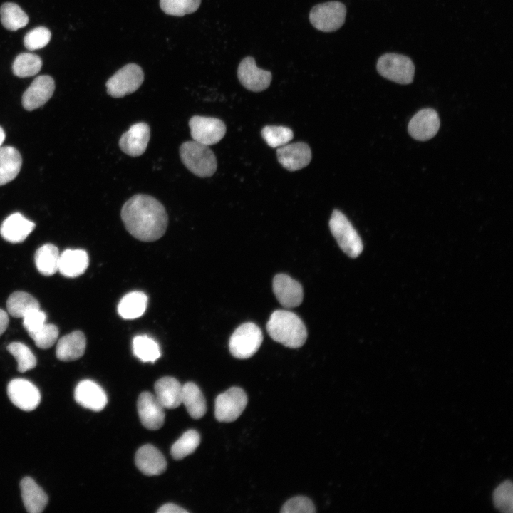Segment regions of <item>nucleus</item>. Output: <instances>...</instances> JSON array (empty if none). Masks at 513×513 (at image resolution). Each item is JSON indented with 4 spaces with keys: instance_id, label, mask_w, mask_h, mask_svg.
<instances>
[{
    "instance_id": "1",
    "label": "nucleus",
    "mask_w": 513,
    "mask_h": 513,
    "mask_svg": "<svg viewBox=\"0 0 513 513\" xmlns=\"http://www.w3.org/2000/svg\"><path fill=\"white\" fill-rule=\"evenodd\" d=\"M120 216L127 231L142 242H153L165 234L168 216L164 206L155 197L138 194L123 204Z\"/></svg>"
},
{
    "instance_id": "2",
    "label": "nucleus",
    "mask_w": 513,
    "mask_h": 513,
    "mask_svg": "<svg viewBox=\"0 0 513 513\" xmlns=\"http://www.w3.org/2000/svg\"><path fill=\"white\" fill-rule=\"evenodd\" d=\"M266 331L273 340L292 348L302 346L307 338L304 322L287 310L274 311L267 322Z\"/></svg>"
},
{
    "instance_id": "3",
    "label": "nucleus",
    "mask_w": 513,
    "mask_h": 513,
    "mask_svg": "<svg viewBox=\"0 0 513 513\" xmlns=\"http://www.w3.org/2000/svg\"><path fill=\"white\" fill-rule=\"evenodd\" d=\"M180 156L184 165L197 177H210L216 172L217 159L207 145L195 140L186 141L180 147Z\"/></svg>"
},
{
    "instance_id": "4",
    "label": "nucleus",
    "mask_w": 513,
    "mask_h": 513,
    "mask_svg": "<svg viewBox=\"0 0 513 513\" xmlns=\"http://www.w3.org/2000/svg\"><path fill=\"white\" fill-rule=\"evenodd\" d=\"M330 230L340 248L348 256L356 258L363 251V243L356 229L346 217L335 209L329 221Z\"/></svg>"
},
{
    "instance_id": "5",
    "label": "nucleus",
    "mask_w": 513,
    "mask_h": 513,
    "mask_svg": "<svg viewBox=\"0 0 513 513\" xmlns=\"http://www.w3.org/2000/svg\"><path fill=\"white\" fill-rule=\"evenodd\" d=\"M262 341L263 335L259 327L252 322L244 323L234 331L229 338L230 353L237 358H250L258 351Z\"/></svg>"
},
{
    "instance_id": "6",
    "label": "nucleus",
    "mask_w": 513,
    "mask_h": 513,
    "mask_svg": "<svg viewBox=\"0 0 513 513\" xmlns=\"http://www.w3.org/2000/svg\"><path fill=\"white\" fill-rule=\"evenodd\" d=\"M376 68L380 76L400 84L412 83L415 74L412 60L406 56L395 53L382 55L377 61Z\"/></svg>"
},
{
    "instance_id": "7",
    "label": "nucleus",
    "mask_w": 513,
    "mask_h": 513,
    "mask_svg": "<svg viewBox=\"0 0 513 513\" xmlns=\"http://www.w3.org/2000/svg\"><path fill=\"white\" fill-rule=\"evenodd\" d=\"M346 7L341 1H331L315 5L310 11L312 26L323 32H333L344 24Z\"/></svg>"
},
{
    "instance_id": "8",
    "label": "nucleus",
    "mask_w": 513,
    "mask_h": 513,
    "mask_svg": "<svg viewBox=\"0 0 513 513\" xmlns=\"http://www.w3.org/2000/svg\"><path fill=\"white\" fill-rule=\"evenodd\" d=\"M142 68L129 63L115 72L106 82L107 93L113 98H122L136 91L143 82Z\"/></svg>"
},
{
    "instance_id": "9",
    "label": "nucleus",
    "mask_w": 513,
    "mask_h": 513,
    "mask_svg": "<svg viewBox=\"0 0 513 513\" xmlns=\"http://www.w3.org/2000/svg\"><path fill=\"white\" fill-rule=\"evenodd\" d=\"M247 404V396L243 389L232 387L219 394L215 400L214 415L219 422L236 420Z\"/></svg>"
},
{
    "instance_id": "10",
    "label": "nucleus",
    "mask_w": 513,
    "mask_h": 513,
    "mask_svg": "<svg viewBox=\"0 0 513 513\" xmlns=\"http://www.w3.org/2000/svg\"><path fill=\"white\" fill-rule=\"evenodd\" d=\"M193 140L209 146L219 142L226 133V125L219 118L194 115L189 120Z\"/></svg>"
},
{
    "instance_id": "11",
    "label": "nucleus",
    "mask_w": 513,
    "mask_h": 513,
    "mask_svg": "<svg viewBox=\"0 0 513 513\" xmlns=\"http://www.w3.org/2000/svg\"><path fill=\"white\" fill-rule=\"evenodd\" d=\"M237 77L247 90L260 92L269 86L272 75L270 71L257 67L253 57L247 56L239 64Z\"/></svg>"
},
{
    "instance_id": "12",
    "label": "nucleus",
    "mask_w": 513,
    "mask_h": 513,
    "mask_svg": "<svg viewBox=\"0 0 513 513\" xmlns=\"http://www.w3.org/2000/svg\"><path fill=\"white\" fill-rule=\"evenodd\" d=\"M7 393L12 403L25 411L33 410L41 402L38 389L31 382L24 378L11 380L7 387Z\"/></svg>"
},
{
    "instance_id": "13",
    "label": "nucleus",
    "mask_w": 513,
    "mask_h": 513,
    "mask_svg": "<svg viewBox=\"0 0 513 513\" xmlns=\"http://www.w3.org/2000/svg\"><path fill=\"white\" fill-rule=\"evenodd\" d=\"M138 412L141 423L151 430L160 429L165 422L164 408L155 395L142 392L138 397Z\"/></svg>"
},
{
    "instance_id": "14",
    "label": "nucleus",
    "mask_w": 513,
    "mask_h": 513,
    "mask_svg": "<svg viewBox=\"0 0 513 513\" xmlns=\"http://www.w3.org/2000/svg\"><path fill=\"white\" fill-rule=\"evenodd\" d=\"M150 138L148 124L145 122L136 123L121 135L119 147L128 155L138 157L145 152Z\"/></svg>"
},
{
    "instance_id": "15",
    "label": "nucleus",
    "mask_w": 513,
    "mask_h": 513,
    "mask_svg": "<svg viewBox=\"0 0 513 513\" xmlns=\"http://www.w3.org/2000/svg\"><path fill=\"white\" fill-rule=\"evenodd\" d=\"M55 89L53 79L46 75L36 78L22 96V105L28 111L44 105L52 96Z\"/></svg>"
},
{
    "instance_id": "16",
    "label": "nucleus",
    "mask_w": 513,
    "mask_h": 513,
    "mask_svg": "<svg viewBox=\"0 0 513 513\" xmlns=\"http://www.w3.org/2000/svg\"><path fill=\"white\" fill-rule=\"evenodd\" d=\"M440 128L437 113L432 108H424L416 113L408 123V133L414 139L420 141L433 138Z\"/></svg>"
},
{
    "instance_id": "17",
    "label": "nucleus",
    "mask_w": 513,
    "mask_h": 513,
    "mask_svg": "<svg viewBox=\"0 0 513 513\" xmlns=\"http://www.w3.org/2000/svg\"><path fill=\"white\" fill-rule=\"evenodd\" d=\"M279 163L289 171H296L306 167L311 160L309 146L301 142L286 144L276 150Z\"/></svg>"
},
{
    "instance_id": "18",
    "label": "nucleus",
    "mask_w": 513,
    "mask_h": 513,
    "mask_svg": "<svg viewBox=\"0 0 513 513\" xmlns=\"http://www.w3.org/2000/svg\"><path fill=\"white\" fill-rule=\"evenodd\" d=\"M273 291L284 307H296L302 302L304 294L301 285L286 274H279L274 276Z\"/></svg>"
},
{
    "instance_id": "19",
    "label": "nucleus",
    "mask_w": 513,
    "mask_h": 513,
    "mask_svg": "<svg viewBox=\"0 0 513 513\" xmlns=\"http://www.w3.org/2000/svg\"><path fill=\"white\" fill-rule=\"evenodd\" d=\"M74 398L79 405L93 411L102 410L108 403L104 390L91 380H83L78 383Z\"/></svg>"
},
{
    "instance_id": "20",
    "label": "nucleus",
    "mask_w": 513,
    "mask_h": 513,
    "mask_svg": "<svg viewBox=\"0 0 513 513\" xmlns=\"http://www.w3.org/2000/svg\"><path fill=\"white\" fill-rule=\"evenodd\" d=\"M135 462L139 470L147 476L161 475L167 468L163 455L151 445H143L137 450Z\"/></svg>"
},
{
    "instance_id": "21",
    "label": "nucleus",
    "mask_w": 513,
    "mask_h": 513,
    "mask_svg": "<svg viewBox=\"0 0 513 513\" xmlns=\"http://www.w3.org/2000/svg\"><path fill=\"white\" fill-rule=\"evenodd\" d=\"M35 228V224L16 212L9 215L1 224L0 234L6 241L11 243L24 242Z\"/></svg>"
},
{
    "instance_id": "22",
    "label": "nucleus",
    "mask_w": 513,
    "mask_h": 513,
    "mask_svg": "<svg viewBox=\"0 0 513 513\" xmlns=\"http://www.w3.org/2000/svg\"><path fill=\"white\" fill-rule=\"evenodd\" d=\"M86 339L81 331H75L61 337L56 346V357L63 361H72L85 353Z\"/></svg>"
},
{
    "instance_id": "23",
    "label": "nucleus",
    "mask_w": 513,
    "mask_h": 513,
    "mask_svg": "<svg viewBox=\"0 0 513 513\" xmlns=\"http://www.w3.org/2000/svg\"><path fill=\"white\" fill-rule=\"evenodd\" d=\"M155 397L164 408L174 409L182 404V386L172 377H163L155 383Z\"/></svg>"
},
{
    "instance_id": "24",
    "label": "nucleus",
    "mask_w": 513,
    "mask_h": 513,
    "mask_svg": "<svg viewBox=\"0 0 513 513\" xmlns=\"http://www.w3.org/2000/svg\"><path fill=\"white\" fill-rule=\"evenodd\" d=\"M89 259L83 249H68L60 254L58 271L66 277H77L88 268Z\"/></svg>"
},
{
    "instance_id": "25",
    "label": "nucleus",
    "mask_w": 513,
    "mask_h": 513,
    "mask_svg": "<svg viewBox=\"0 0 513 513\" xmlns=\"http://www.w3.org/2000/svg\"><path fill=\"white\" fill-rule=\"evenodd\" d=\"M21 497L26 511L41 513L46 507L48 498L43 489L31 477H26L20 483Z\"/></svg>"
},
{
    "instance_id": "26",
    "label": "nucleus",
    "mask_w": 513,
    "mask_h": 513,
    "mask_svg": "<svg viewBox=\"0 0 513 513\" xmlns=\"http://www.w3.org/2000/svg\"><path fill=\"white\" fill-rule=\"evenodd\" d=\"M22 165L19 152L11 146L0 147V186L13 180Z\"/></svg>"
},
{
    "instance_id": "27",
    "label": "nucleus",
    "mask_w": 513,
    "mask_h": 513,
    "mask_svg": "<svg viewBox=\"0 0 513 513\" xmlns=\"http://www.w3.org/2000/svg\"><path fill=\"white\" fill-rule=\"evenodd\" d=\"M182 403L194 419H200L206 413L205 398L199 387L191 382L182 386Z\"/></svg>"
},
{
    "instance_id": "28",
    "label": "nucleus",
    "mask_w": 513,
    "mask_h": 513,
    "mask_svg": "<svg viewBox=\"0 0 513 513\" xmlns=\"http://www.w3.org/2000/svg\"><path fill=\"white\" fill-rule=\"evenodd\" d=\"M147 296L142 291H132L125 294L118 306L119 315L125 319L140 317L146 310Z\"/></svg>"
},
{
    "instance_id": "29",
    "label": "nucleus",
    "mask_w": 513,
    "mask_h": 513,
    "mask_svg": "<svg viewBox=\"0 0 513 513\" xmlns=\"http://www.w3.org/2000/svg\"><path fill=\"white\" fill-rule=\"evenodd\" d=\"M60 253L52 244H46L39 247L35 254V264L38 271L49 276L58 271Z\"/></svg>"
},
{
    "instance_id": "30",
    "label": "nucleus",
    "mask_w": 513,
    "mask_h": 513,
    "mask_svg": "<svg viewBox=\"0 0 513 513\" xmlns=\"http://www.w3.org/2000/svg\"><path fill=\"white\" fill-rule=\"evenodd\" d=\"M9 314L14 318H23L29 311L40 308L38 301L28 293L15 291L7 299Z\"/></svg>"
},
{
    "instance_id": "31",
    "label": "nucleus",
    "mask_w": 513,
    "mask_h": 513,
    "mask_svg": "<svg viewBox=\"0 0 513 513\" xmlns=\"http://www.w3.org/2000/svg\"><path fill=\"white\" fill-rule=\"evenodd\" d=\"M1 22L10 31H16L26 26L28 22L27 14L14 3L6 2L0 8Z\"/></svg>"
},
{
    "instance_id": "32",
    "label": "nucleus",
    "mask_w": 513,
    "mask_h": 513,
    "mask_svg": "<svg viewBox=\"0 0 513 513\" xmlns=\"http://www.w3.org/2000/svg\"><path fill=\"white\" fill-rule=\"evenodd\" d=\"M134 355L142 362H155L160 356L158 343L146 335L137 336L133 341Z\"/></svg>"
},
{
    "instance_id": "33",
    "label": "nucleus",
    "mask_w": 513,
    "mask_h": 513,
    "mask_svg": "<svg viewBox=\"0 0 513 513\" xmlns=\"http://www.w3.org/2000/svg\"><path fill=\"white\" fill-rule=\"evenodd\" d=\"M41 66L42 61L38 56L23 53L16 57L12 65V71L15 76L26 78L38 73Z\"/></svg>"
},
{
    "instance_id": "34",
    "label": "nucleus",
    "mask_w": 513,
    "mask_h": 513,
    "mask_svg": "<svg viewBox=\"0 0 513 513\" xmlns=\"http://www.w3.org/2000/svg\"><path fill=\"white\" fill-rule=\"evenodd\" d=\"M200 443V436L195 430L186 431L172 446L170 453L180 460L195 452Z\"/></svg>"
},
{
    "instance_id": "35",
    "label": "nucleus",
    "mask_w": 513,
    "mask_h": 513,
    "mask_svg": "<svg viewBox=\"0 0 513 513\" xmlns=\"http://www.w3.org/2000/svg\"><path fill=\"white\" fill-rule=\"evenodd\" d=\"M7 350L17 361L18 370L20 372L24 373L36 367V358L25 344L13 342L7 346Z\"/></svg>"
},
{
    "instance_id": "36",
    "label": "nucleus",
    "mask_w": 513,
    "mask_h": 513,
    "mask_svg": "<svg viewBox=\"0 0 513 513\" xmlns=\"http://www.w3.org/2000/svg\"><path fill=\"white\" fill-rule=\"evenodd\" d=\"M261 135L271 147H280L289 142L294 136L292 130L284 126L267 125L261 130Z\"/></svg>"
},
{
    "instance_id": "37",
    "label": "nucleus",
    "mask_w": 513,
    "mask_h": 513,
    "mask_svg": "<svg viewBox=\"0 0 513 513\" xmlns=\"http://www.w3.org/2000/svg\"><path fill=\"white\" fill-rule=\"evenodd\" d=\"M200 3L201 0H160V6L168 15L182 16L195 12Z\"/></svg>"
},
{
    "instance_id": "38",
    "label": "nucleus",
    "mask_w": 513,
    "mask_h": 513,
    "mask_svg": "<svg viewBox=\"0 0 513 513\" xmlns=\"http://www.w3.org/2000/svg\"><path fill=\"white\" fill-rule=\"evenodd\" d=\"M493 502L500 512L504 513L512 512L513 488L511 481L506 480L495 489L493 493Z\"/></svg>"
},
{
    "instance_id": "39",
    "label": "nucleus",
    "mask_w": 513,
    "mask_h": 513,
    "mask_svg": "<svg viewBox=\"0 0 513 513\" xmlns=\"http://www.w3.org/2000/svg\"><path fill=\"white\" fill-rule=\"evenodd\" d=\"M29 336L36 346L42 349H47L56 342L58 328L53 324L46 323L40 329Z\"/></svg>"
},
{
    "instance_id": "40",
    "label": "nucleus",
    "mask_w": 513,
    "mask_h": 513,
    "mask_svg": "<svg viewBox=\"0 0 513 513\" xmlns=\"http://www.w3.org/2000/svg\"><path fill=\"white\" fill-rule=\"evenodd\" d=\"M51 31L46 27H36L28 31L24 38V46L30 51L46 46L50 41Z\"/></svg>"
},
{
    "instance_id": "41",
    "label": "nucleus",
    "mask_w": 513,
    "mask_h": 513,
    "mask_svg": "<svg viewBox=\"0 0 513 513\" xmlns=\"http://www.w3.org/2000/svg\"><path fill=\"white\" fill-rule=\"evenodd\" d=\"M315 511V507L311 500L301 496L289 499L281 510L284 513H312Z\"/></svg>"
},
{
    "instance_id": "42",
    "label": "nucleus",
    "mask_w": 513,
    "mask_h": 513,
    "mask_svg": "<svg viewBox=\"0 0 513 513\" xmlns=\"http://www.w3.org/2000/svg\"><path fill=\"white\" fill-rule=\"evenodd\" d=\"M22 318L23 326L30 335L37 331L46 323V315L38 308L29 311Z\"/></svg>"
},
{
    "instance_id": "43",
    "label": "nucleus",
    "mask_w": 513,
    "mask_h": 513,
    "mask_svg": "<svg viewBox=\"0 0 513 513\" xmlns=\"http://www.w3.org/2000/svg\"><path fill=\"white\" fill-rule=\"evenodd\" d=\"M158 513H186L187 511L181 508L180 507L168 503L162 505L158 510Z\"/></svg>"
},
{
    "instance_id": "44",
    "label": "nucleus",
    "mask_w": 513,
    "mask_h": 513,
    "mask_svg": "<svg viewBox=\"0 0 513 513\" xmlns=\"http://www.w3.org/2000/svg\"><path fill=\"white\" fill-rule=\"evenodd\" d=\"M9 324V316L7 313L0 309V336L6 331Z\"/></svg>"
},
{
    "instance_id": "45",
    "label": "nucleus",
    "mask_w": 513,
    "mask_h": 513,
    "mask_svg": "<svg viewBox=\"0 0 513 513\" xmlns=\"http://www.w3.org/2000/svg\"><path fill=\"white\" fill-rule=\"evenodd\" d=\"M5 140V133L1 127H0V147Z\"/></svg>"
}]
</instances>
